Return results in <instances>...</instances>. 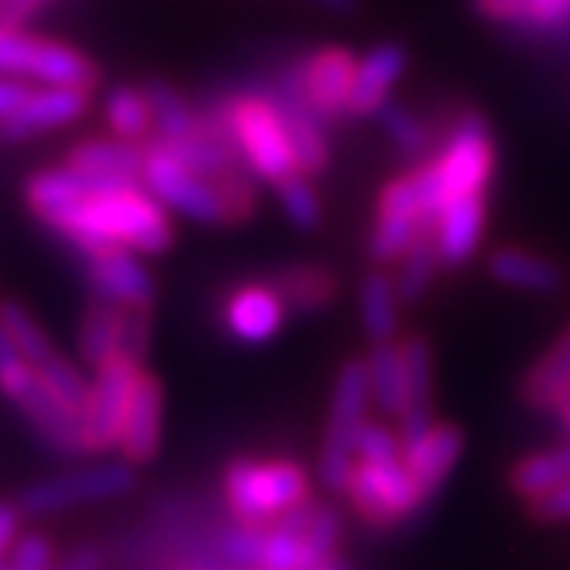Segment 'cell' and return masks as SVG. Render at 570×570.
Listing matches in <instances>:
<instances>
[{"label":"cell","instance_id":"1","mask_svg":"<svg viewBox=\"0 0 570 570\" xmlns=\"http://www.w3.org/2000/svg\"><path fill=\"white\" fill-rule=\"evenodd\" d=\"M42 227L72 244L79 255L125 248L141 258H158L176 244L173 214L141 183H94Z\"/></svg>","mask_w":570,"mask_h":570},{"label":"cell","instance_id":"2","mask_svg":"<svg viewBox=\"0 0 570 570\" xmlns=\"http://www.w3.org/2000/svg\"><path fill=\"white\" fill-rule=\"evenodd\" d=\"M341 512L327 502H306L272 525H230L217 550L237 570H320L337 557Z\"/></svg>","mask_w":570,"mask_h":570},{"label":"cell","instance_id":"3","mask_svg":"<svg viewBox=\"0 0 570 570\" xmlns=\"http://www.w3.org/2000/svg\"><path fill=\"white\" fill-rule=\"evenodd\" d=\"M220 495L237 525H272L313 502V478L293 458L237 454L220 471Z\"/></svg>","mask_w":570,"mask_h":570},{"label":"cell","instance_id":"4","mask_svg":"<svg viewBox=\"0 0 570 570\" xmlns=\"http://www.w3.org/2000/svg\"><path fill=\"white\" fill-rule=\"evenodd\" d=\"M214 114L220 117V125L227 128L237 155L244 158L248 173L258 179V186L275 189L282 179L299 173L289 135H285L282 107L275 97L262 90L230 94L214 107Z\"/></svg>","mask_w":570,"mask_h":570},{"label":"cell","instance_id":"5","mask_svg":"<svg viewBox=\"0 0 570 570\" xmlns=\"http://www.w3.org/2000/svg\"><path fill=\"white\" fill-rule=\"evenodd\" d=\"M372 410V385H368V364L364 357H347L334 379L331 392V410L327 426H323L320 440V458H316V478L323 492L344 499L351 471L357 464V436L368 423Z\"/></svg>","mask_w":570,"mask_h":570},{"label":"cell","instance_id":"6","mask_svg":"<svg viewBox=\"0 0 570 570\" xmlns=\"http://www.w3.org/2000/svg\"><path fill=\"white\" fill-rule=\"evenodd\" d=\"M0 392L28 420L35 436L42 440L56 458H87L83 443V420L69 413L62 402L49 395V389L38 382L35 368L11 344V337L0 331Z\"/></svg>","mask_w":570,"mask_h":570},{"label":"cell","instance_id":"7","mask_svg":"<svg viewBox=\"0 0 570 570\" xmlns=\"http://www.w3.org/2000/svg\"><path fill=\"white\" fill-rule=\"evenodd\" d=\"M440 176L443 203L464 196H488L499 173V145L488 117L474 107L458 110L443 141L430 155Z\"/></svg>","mask_w":570,"mask_h":570},{"label":"cell","instance_id":"8","mask_svg":"<svg viewBox=\"0 0 570 570\" xmlns=\"http://www.w3.org/2000/svg\"><path fill=\"white\" fill-rule=\"evenodd\" d=\"M0 76L24 79L38 87H69V90H97L100 66L59 38L31 35L28 28L0 24Z\"/></svg>","mask_w":570,"mask_h":570},{"label":"cell","instance_id":"9","mask_svg":"<svg viewBox=\"0 0 570 570\" xmlns=\"http://www.w3.org/2000/svg\"><path fill=\"white\" fill-rule=\"evenodd\" d=\"M344 502L351 505L354 519L375 533H389L405 522H413L420 512L430 509L416 478L405 461H357L347 481Z\"/></svg>","mask_w":570,"mask_h":570},{"label":"cell","instance_id":"10","mask_svg":"<svg viewBox=\"0 0 570 570\" xmlns=\"http://www.w3.org/2000/svg\"><path fill=\"white\" fill-rule=\"evenodd\" d=\"M135 484H138V468L125 461H94L28 484L18 495V509L28 519H46L79 505L125 499L135 492Z\"/></svg>","mask_w":570,"mask_h":570},{"label":"cell","instance_id":"11","mask_svg":"<svg viewBox=\"0 0 570 570\" xmlns=\"http://www.w3.org/2000/svg\"><path fill=\"white\" fill-rule=\"evenodd\" d=\"M141 186L173 217H183V220H193V224H207V227H230L220 193L199 173H193L186 161L179 155H173L166 145H158V141L145 145Z\"/></svg>","mask_w":570,"mask_h":570},{"label":"cell","instance_id":"12","mask_svg":"<svg viewBox=\"0 0 570 570\" xmlns=\"http://www.w3.org/2000/svg\"><path fill=\"white\" fill-rule=\"evenodd\" d=\"M141 368H145L141 361H135L128 354H117L94 372L90 395L83 405L87 458H107L120 446V430H125L128 405H131L135 382H138Z\"/></svg>","mask_w":570,"mask_h":570},{"label":"cell","instance_id":"13","mask_svg":"<svg viewBox=\"0 0 570 570\" xmlns=\"http://www.w3.org/2000/svg\"><path fill=\"white\" fill-rule=\"evenodd\" d=\"M289 316V306L268 278L234 282L217 299V323L224 337L237 347H265L278 341Z\"/></svg>","mask_w":570,"mask_h":570},{"label":"cell","instance_id":"14","mask_svg":"<svg viewBox=\"0 0 570 570\" xmlns=\"http://www.w3.org/2000/svg\"><path fill=\"white\" fill-rule=\"evenodd\" d=\"M357 72V56L344 46H323L303 56L293 69L282 72V87H289L323 125H337L347 117V100Z\"/></svg>","mask_w":570,"mask_h":570},{"label":"cell","instance_id":"15","mask_svg":"<svg viewBox=\"0 0 570 570\" xmlns=\"http://www.w3.org/2000/svg\"><path fill=\"white\" fill-rule=\"evenodd\" d=\"M83 258V275L94 299L125 306V309H141L151 313L158 303V282L151 268L141 262V255L125 252V248H104L79 255Z\"/></svg>","mask_w":570,"mask_h":570},{"label":"cell","instance_id":"16","mask_svg":"<svg viewBox=\"0 0 570 570\" xmlns=\"http://www.w3.org/2000/svg\"><path fill=\"white\" fill-rule=\"evenodd\" d=\"M90 110V90H69V87H38L31 90L11 117L0 120V141L24 145L31 138H42L62 131L76 120H83Z\"/></svg>","mask_w":570,"mask_h":570},{"label":"cell","instance_id":"17","mask_svg":"<svg viewBox=\"0 0 570 570\" xmlns=\"http://www.w3.org/2000/svg\"><path fill=\"white\" fill-rule=\"evenodd\" d=\"M161 436H166V385L155 372L141 368L117 454L131 468H145L161 454Z\"/></svg>","mask_w":570,"mask_h":570},{"label":"cell","instance_id":"18","mask_svg":"<svg viewBox=\"0 0 570 570\" xmlns=\"http://www.w3.org/2000/svg\"><path fill=\"white\" fill-rule=\"evenodd\" d=\"M464 451H468V433L458 423H443V420H436L416 440L402 443V461H405V468H410V474L416 478L420 492L430 505L440 499L443 484L451 481Z\"/></svg>","mask_w":570,"mask_h":570},{"label":"cell","instance_id":"19","mask_svg":"<svg viewBox=\"0 0 570 570\" xmlns=\"http://www.w3.org/2000/svg\"><path fill=\"white\" fill-rule=\"evenodd\" d=\"M488 227V196H464L443 203L433 220V248L443 272H461L481 252Z\"/></svg>","mask_w":570,"mask_h":570},{"label":"cell","instance_id":"20","mask_svg":"<svg viewBox=\"0 0 570 570\" xmlns=\"http://www.w3.org/2000/svg\"><path fill=\"white\" fill-rule=\"evenodd\" d=\"M410 69V49L402 42H379L357 59L347 117H375L389 100L399 79Z\"/></svg>","mask_w":570,"mask_h":570},{"label":"cell","instance_id":"21","mask_svg":"<svg viewBox=\"0 0 570 570\" xmlns=\"http://www.w3.org/2000/svg\"><path fill=\"white\" fill-rule=\"evenodd\" d=\"M484 268L499 285H509V289H519V293H533V296H557L567 285V275L553 258L533 248H519V244H499V248L488 255Z\"/></svg>","mask_w":570,"mask_h":570},{"label":"cell","instance_id":"22","mask_svg":"<svg viewBox=\"0 0 570 570\" xmlns=\"http://www.w3.org/2000/svg\"><path fill=\"white\" fill-rule=\"evenodd\" d=\"M293 316H316L327 313L341 296V278L323 262H293L268 275Z\"/></svg>","mask_w":570,"mask_h":570},{"label":"cell","instance_id":"23","mask_svg":"<svg viewBox=\"0 0 570 570\" xmlns=\"http://www.w3.org/2000/svg\"><path fill=\"white\" fill-rule=\"evenodd\" d=\"M66 166L100 183H141L145 145L107 138H83L66 151Z\"/></svg>","mask_w":570,"mask_h":570},{"label":"cell","instance_id":"24","mask_svg":"<svg viewBox=\"0 0 570 570\" xmlns=\"http://www.w3.org/2000/svg\"><path fill=\"white\" fill-rule=\"evenodd\" d=\"M278 107H282V120H285V135H289V145H293V155H296V169L309 179H320L323 173L331 169V158H334V148H331V138L323 131V120L289 90L278 83V94H275Z\"/></svg>","mask_w":570,"mask_h":570},{"label":"cell","instance_id":"25","mask_svg":"<svg viewBox=\"0 0 570 570\" xmlns=\"http://www.w3.org/2000/svg\"><path fill=\"white\" fill-rule=\"evenodd\" d=\"M128 320H131V309L104 303V299H90V306L83 309V316H79V331H76L79 361L97 372L100 364H107L110 357L125 354Z\"/></svg>","mask_w":570,"mask_h":570},{"label":"cell","instance_id":"26","mask_svg":"<svg viewBox=\"0 0 570 570\" xmlns=\"http://www.w3.org/2000/svg\"><path fill=\"white\" fill-rule=\"evenodd\" d=\"M399 313L402 299L395 293V275L392 268L372 265L357 282V316H361V334L368 344L399 341Z\"/></svg>","mask_w":570,"mask_h":570},{"label":"cell","instance_id":"27","mask_svg":"<svg viewBox=\"0 0 570 570\" xmlns=\"http://www.w3.org/2000/svg\"><path fill=\"white\" fill-rule=\"evenodd\" d=\"M567 392H570V327L529 364L519 382L522 402L543 413H553Z\"/></svg>","mask_w":570,"mask_h":570},{"label":"cell","instance_id":"28","mask_svg":"<svg viewBox=\"0 0 570 570\" xmlns=\"http://www.w3.org/2000/svg\"><path fill=\"white\" fill-rule=\"evenodd\" d=\"M570 481V440L547 451H533L509 468V492L525 505L550 495L553 488Z\"/></svg>","mask_w":570,"mask_h":570},{"label":"cell","instance_id":"29","mask_svg":"<svg viewBox=\"0 0 570 570\" xmlns=\"http://www.w3.org/2000/svg\"><path fill=\"white\" fill-rule=\"evenodd\" d=\"M368 364V385H372V405L385 420H399L410 405V382H405V364L399 354V341L372 344L364 354Z\"/></svg>","mask_w":570,"mask_h":570},{"label":"cell","instance_id":"30","mask_svg":"<svg viewBox=\"0 0 570 570\" xmlns=\"http://www.w3.org/2000/svg\"><path fill=\"white\" fill-rule=\"evenodd\" d=\"M104 120H107V131L114 138L131 141V145H148L155 135L151 104L145 97V87H135V83H117L107 90Z\"/></svg>","mask_w":570,"mask_h":570},{"label":"cell","instance_id":"31","mask_svg":"<svg viewBox=\"0 0 570 570\" xmlns=\"http://www.w3.org/2000/svg\"><path fill=\"white\" fill-rule=\"evenodd\" d=\"M145 97L151 104V120H155V141H183L196 131L199 125V110L173 87L166 79H148L145 83Z\"/></svg>","mask_w":570,"mask_h":570},{"label":"cell","instance_id":"32","mask_svg":"<svg viewBox=\"0 0 570 570\" xmlns=\"http://www.w3.org/2000/svg\"><path fill=\"white\" fill-rule=\"evenodd\" d=\"M379 128L382 135L392 141V148L402 155V158H413V166L423 158L433 155V128L426 125V120L402 100H389L379 114Z\"/></svg>","mask_w":570,"mask_h":570},{"label":"cell","instance_id":"33","mask_svg":"<svg viewBox=\"0 0 570 570\" xmlns=\"http://www.w3.org/2000/svg\"><path fill=\"white\" fill-rule=\"evenodd\" d=\"M443 265L440 255L433 248V234H423L410 252H405L395 262V293L402 299V306H416L426 299V293L433 289V282L440 278Z\"/></svg>","mask_w":570,"mask_h":570},{"label":"cell","instance_id":"34","mask_svg":"<svg viewBox=\"0 0 570 570\" xmlns=\"http://www.w3.org/2000/svg\"><path fill=\"white\" fill-rule=\"evenodd\" d=\"M35 375L49 389V395L56 402H62L69 413H76L79 420H83V405H87V395H90V379L72 357L56 351L42 364H35Z\"/></svg>","mask_w":570,"mask_h":570},{"label":"cell","instance_id":"35","mask_svg":"<svg viewBox=\"0 0 570 570\" xmlns=\"http://www.w3.org/2000/svg\"><path fill=\"white\" fill-rule=\"evenodd\" d=\"M0 331H4V334L11 337V344L21 351V357L31 364V368L56 354V344L49 341V334H46L42 323H38V320L31 316L28 306H21V303H14V299L0 303Z\"/></svg>","mask_w":570,"mask_h":570},{"label":"cell","instance_id":"36","mask_svg":"<svg viewBox=\"0 0 570 570\" xmlns=\"http://www.w3.org/2000/svg\"><path fill=\"white\" fill-rule=\"evenodd\" d=\"M275 196H278V207H282L285 220H289L296 230L313 234V230L323 227V214H327V210H323V196H320V189H316V183L309 176L296 173L289 179H282L275 186Z\"/></svg>","mask_w":570,"mask_h":570},{"label":"cell","instance_id":"37","mask_svg":"<svg viewBox=\"0 0 570 570\" xmlns=\"http://www.w3.org/2000/svg\"><path fill=\"white\" fill-rule=\"evenodd\" d=\"M474 11L484 21L495 24H509V28H522V31H543L540 11L533 0H474Z\"/></svg>","mask_w":570,"mask_h":570},{"label":"cell","instance_id":"38","mask_svg":"<svg viewBox=\"0 0 570 570\" xmlns=\"http://www.w3.org/2000/svg\"><path fill=\"white\" fill-rule=\"evenodd\" d=\"M56 543L49 540V533H21L18 543L8 553V570H56Z\"/></svg>","mask_w":570,"mask_h":570},{"label":"cell","instance_id":"39","mask_svg":"<svg viewBox=\"0 0 570 570\" xmlns=\"http://www.w3.org/2000/svg\"><path fill=\"white\" fill-rule=\"evenodd\" d=\"M402 440L385 420H368L357 436V461H399Z\"/></svg>","mask_w":570,"mask_h":570},{"label":"cell","instance_id":"40","mask_svg":"<svg viewBox=\"0 0 570 570\" xmlns=\"http://www.w3.org/2000/svg\"><path fill=\"white\" fill-rule=\"evenodd\" d=\"M525 515L543 525H557V522H570V481H563L560 488H553L550 495L537 499L525 505Z\"/></svg>","mask_w":570,"mask_h":570},{"label":"cell","instance_id":"41","mask_svg":"<svg viewBox=\"0 0 570 570\" xmlns=\"http://www.w3.org/2000/svg\"><path fill=\"white\" fill-rule=\"evenodd\" d=\"M52 0H0V24L24 28L31 18H38Z\"/></svg>","mask_w":570,"mask_h":570},{"label":"cell","instance_id":"42","mask_svg":"<svg viewBox=\"0 0 570 570\" xmlns=\"http://www.w3.org/2000/svg\"><path fill=\"white\" fill-rule=\"evenodd\" d=\"M21 509H18V502H4L0 499V563L8 560V553H11V547L18 543V537H21Z\"/></svg>","mask_w":570,"mask_h":570},{"label":"cell","instance_id":"43","mask_svg":"<svg viewBox=\"0 0 570 570\" xmlns=\"http://www.w3.org/2000/svg\"><path fill=\"white\" fill-rule=\"evenodd\" d=\"M104 563H107V557L100 547H76L72 553H66L56 563V570H104Z\"/></svg>","mask_w":570,"mask_h":570},{"label":"cell","instance_id":"44","mask_svg":"<svg viewBox=\"0 0 570 570\" xmlns=\"http://www.w3.org/2000/svg\"><path fill=\"white\" fill-rule=\"evenodd\" d=\"M31 94V87L24 79H11V76H0V120L11 117L18 110V104Z\"/></svg>","mask_w":570,"mask_h":570},{"label":"cell","instance_id":"45","mask_svg":"<svg viewBox=\"0 0 570 570\" xmlns=\"http://www.w3.org/2000/svg\"><path fill=\"white\" fill-rule=\"evenodd\" d=\"M313 4H320L323 11H331V14H354L361 8V0H313Z\"/></svg>","mask_w":570,"mask_h":570},{"label":"cell","instance_id":"46","mask_svg":"<svg viewBox=\"0 0 570 570\" xmlns=\"http://www.w3.org/2000/svg\"><path fill=\"white\" fill-rule=\"evenodd\" d=\"M553 413H557V420L563 423V430L570 433V392H567V395L560 399V405H557V410H553Z\"/></svg>","mask_w":570,"mask_h":570}]
</instances>
